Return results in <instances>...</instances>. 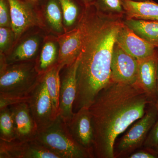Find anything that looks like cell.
I'll return each instance as SVG.
<instances>
[{"label": "cell", "instance_id": "6da1fadb", "mask_svg": "<svg viewBox=\"0 0 158 158\" xmlns=\"http://www.w3.org/2000/svg\"><path fill=\"white\" fill-rule=\"evenodd\" d=\"M123 19L104 15L94 5L86 7L79 25L82 43L74 113L90 107L99 92L111 82L113 48Z\"/></svg>", "mask_w": 158, "mask_h": 158}, {"label": "cell", "instance_id": "7a4b0ae2", "mask_svg": "<svg viewBox=\"0 0 158 158\" xmlns=\"http://www.w3.org/2000/svg\"><path fill=\"white\" fill-rule=\"evenodd\" d=\"M152 102L137 84L111 81L102 89L89 108L94 130V157L115 158L116 138L144 116Z\"/></svg>", "mask_w": 158, "mask_h": 158}, {"label": "cell", "instance_id": "3957f363", "mask_svg": "<svg viewBox=\"0 0 158 158\" xmlns=\"http://www.w3.org/2000/svg\"><path fill=\"white\" fill-rule=\"evenodd\" d=\"M36 139L61 158H94L92 152L75 140L60 116L48 127L38 132Z\"/></svg>", "mask_w": 158, "mask_h": 158}, {"label": "cell", "instance_id": "277c9868", "mask_svg": "<svg viewBox=\"0 0 158 158\" xmlns=\"http://www.w3.org/2000/svg\"><path fill=\"white\" fill-rule=\"evenodd\" d=\"M35 61L7 64L0 69V93L28 99L40 75Z\"/></svg>", "mask_w": 158, "mask_h": 158}, {"label": "cell", "instance_id": "5b68a950", "mask_svg": "<svg viewBox=\"0 0 158 158\" xmlns=\"http://www.w3.org/2000/svg\"><path fill=\"white\" fill-rule=\"evenodd\" d=\"M158 116V110L156 103H151L144 116L136 121L114 146L115 158L128 155L143 145Z\"/></svg>", "mask_w": 158, "mask_h": 158}, {"label": "cell", "instance_id": "8992f818", "mask_svg": "<svg viewBox=\"0 0 158 158\" xmlns=\"http://www.w3.org/2000/svg\"><path fill=\"white\" fill-rule=\"evenodd\" d=\"M8 1L11 12V28L15 35V44L25 33L33 28H40L48 34L39 4L34 5L23 0Z\"/></svg>", "mask_w": 158, "mask_h": 158}, {"label": "cell", "instance_id": "52a82bcc", "mask_svg": "<svg viewBox=\"0 0 158 158\" xmlns=\"http://www.w3.org/2000/svg\"><path fill=\"white\" fill-rule=\"evenodd\" d=\"M27 103L37 125L38 133L48 127L58 117L54 113L52 99L42 74L30 94Z\"/></svg>", "mask_w": 158, "mask_h": 158}, {"label": "cell", "instance_id": "ba28073f", "mask_svg": "<svg viewBox=\"0 0 158 158\" xmlns=\"http://www.w3.org/2000/svg\"><path fill=\"white\" fill-rule=\"evenodd\" d=\"M80 55L70 65L65 66L60 71L59 115L68 123L73 116V106L77 92V73Z\"/></svg>", "mask_w": 158, "mask_h": 158}, {"label": "cell", "instance_id": "9c48e42d", "mask_svg": "<svg viewBox=\"0 0 158 158\" xmlns=\"http://www.w3.org/2000/svg\"><path fill=\"white\" fill-rule=\"evenodd\" d=\"M46 33L38 27L27 31L20 38L12 51L6 56L8 64L36 61Z\"/></svg>", "mask_w": 158, "mask_h": 158}, {"label": "cell", "instance_id": "30bf717a", "mask_svg": "<svg viewBox=\"0 0 158 158\" xmlns=\"http://www.w3.org/2000/svg\"><path fill=\"white\" fill-rule=\"evenodd\" d=\"M0 158H61L37 139L25 141L0 140Z\"/></svg>", "mask_w": 158, "mask_h": 158}, {"label": "cell", "instance_id": "8fae6325", "mask_svg": "<svg viewBox=\"0 0 158 158\" xmlns=\"http://www.w3.org/2000/svg\"><path fill=\"white\" fill-rule=\"evenodd\" d=\"M139 61L127 53L117 42L113 48L111 66V81L127 85H135Z\"/></svg>", "mask_w": 158, "mask_h": 158}, {"label": "cell", "instance_id": "7c38bea8", "mask_svg": "<svg viewBox=\"0 0 158 158\" xmlns=\"http://www.w3.org/2000/svg\"><path fill=\"white\" fill-rule=\"evenodd\" d=\"M116 42L138 61L152 56L158 52L157 48L138 36L123 21L117 33Z\"/></svg>", "mask_w": 158, "mask_h": 158}, {"label": "cell", "instance_id": "4fadbf2b", "mask_svg": "<svg viewBox=\"0 0 158 158\" xmlns=\"http://www.w3.org/2000/svg\"><path fill=\"white\" fill-rule=\"evenodd\" d=\"M66 124L75 140L82 147L94 153V130L89 108H82L75 112L70 121Z\"/></svg>", "mask_w": 158, "mask_h": 158}, {"label": "cell", "instance_id": "5bb4252c", "mask_svg": "<svg viewBox=\"0 0 158 158\" xmlns=\"http://www.w3.org/2000/svg\"><path fill=\"white\" fill-rule=\"evenodd\" d=\"M9 107L13 115L16 130L15 140L25 141L36 139L38 129L27 103H19Z\"/></svg>", "mask_w": 158, "mask_h": 158}, {"label": "cell", "instance_id": "9a60e30c", "mask_svg": "<svg viewBox=\"0 0 158 158\" xmlns=\"http://www.w3.org/2000/svg\"><path fill=\"white\" fill-rule=\"evenodd\" d=\"M158 52L152 56L139 61L137 84L152 101L157 98Z\"/></svg>", "mask_w": 158, "mask_h": 158}, {"label": "cell", "instance_id": "2e32d148", "mask_svg": "<svg viewBox=\"0 0 158 158\" xmlns=\"http://www.w3.org/2000/svg\"><path fill=\"white\" fill-rule=\"evenodd\" d=\"M58 40L59 44L58 64L62 67L70 65L76 60L81 53L82 35L80 26L58 37Z\"/></svg>", "mask_w": 158, "mask_h": 158}, {"label": "cell", "instance_id": "e0dca14e", "mask_svg": "<svg viewBox=\"0 0 158 158\" xmlns=\"http://www.w3.org/2000/svg\"><path fill=\"white\" fill-rule=\"evenodd\" d=\"M39 7L48 34L58 37L65 33L62 8L59 0H41Z\"/></svg>", "mask_w": 158, "mask_h": 158}, {"label": "cell", "instance_id": "ac0fdd59", "mask_svg": "<svg viewBox=\"0 0 158 158\" xmlns=\"http://www.w3.org/2000/svg\"><path fill=\"white\" fill-rule=\"evenodd\" d=\"M59 44L58 37L47 34L36 59L35 66L40 75L43 74L58 64Z\"/></svg>", "mask_w": 158, "mask_h": 158}, {"label": "cell", "instance_id": "d6986e66", "mask_svg": "<svg viewBox=\"0 0 158 158\" xmlns=\"http://www.w3.org/2000/svg\"><path fill=\"white\" fill-rule=\"evenodd\" d=\"M125 18L158 21V4L153 1L136 2L122 0Z\"/></svg>", "mask_w": 158, "mask_h": 158}, {"label": "cell", "instance_id": "ffe728a7", "mask_svg": "<svg viewBox=\"0 0 158 158\" xmlns=\"http://www.w3.org/2000/svg\"><path fill=\"white\" fill-rule=\"evenodd\" d=\"M123 22L139 37L158 49V21L124 18Z\"/></svg>", "mask_w": 158, "mask_h": 158}, {"label": "cell", "instance_id": "44dd1931", "mask_svg": "<svg viewBox=\"0 0 158 158\" xmlns=\"http://www.w3.org/2000/svg\"><path fill=\"white\" fill-rule=\"evenodd\" d=\"M63 14L65 32L76 28L81 20L86 7L78 0H59Z\"/></svg>", "mask_w": 158, "mask_h": 158}, {"label": "cell", "instance_id": "7402d4cb", "mask_svg": "<svg viewBox=\"0 0 158 158\" xmlns=\"http://www.w3.org/2000/svg\"><path fill=\"white\" fill-rule=\"evenodd\" d=\"M63 67L59 64L42 74L49 94L52 102L54 113L59 115V97L60 88V71Z\"/></svg>", "mask_w": 158, "mask_h": 158}, {"label": "cell", "instance_id": "603a6c76", "mask_svg": "<svg viewBox=\"0 0 158 158\" xmlns=\"http://www.w3.org/2000/svg\"><path fill=\"white\" fill-rule=\"evenodd\" d=\"M14 118L9 107L0 110V140L11 141L16 139Z\"/></svg>", "mask_w": 158, "mask_h": 158}, {"label": "cell", "instance_id": "cb8c5ba5", "mask_svg": "<svg viewBox=\"0 0 158 158\" xmlns=\"http://www.w3.org/2000/svg\"><path fill=\"white\" fill-rule=\"evenodd\" d=\"M98 12L110 17L124 18L125 12L122 0H97L94 4Z\"/></svg>", "mask_w": 158, "mask_h": 158}, {"label": "cell", "instance_id": "d4e9b609", "mask_svg": "<svg viewBox=\"0 0 158 158\" xmlns=\"http://www.w3.org/2000/svg\"><path fill=\"white\" fill-rule=\"evenodd\" d=\"M15 35L11 27H0V54L7 56L15 45Z\"/></svg>", "mask_w": 158, "mask_h": 158}, {"label": "cell", "instance_id": "484cf974", "mask_svg": "<svg viewBox=\"0 0 158 158\" xmlns=\"http://www.w3.org/2000/svg\"><path fill=\"white\" fill-rule=\"evenodd\" d=\"M0 27H11V12L8 0H0Z\"/></svg>", "mask_w": 158, "mask_h": 158}, {"label": "cell", "instance_id": "4316f807", "mask_svg": "<svg viewBox=\"0 0 158 158\" xmlns=\"http://www.w3.org/2000/svg\"><path fill=\"white\" fill-rule=\"evenodd\" d=\"M158 145V116L155 123L150 131L143 146L145 148H153Z\"/></svg>", "mask_w": 158, "mask_h": 158}, {"label": "cell", "instance_id": "83f0119b", "mask_svg": "<svg viewBox=\"0 0 158 158\" xmlns=\"http://www.w3.org/2000/svg\"><path fill=\"white\" fill-rule=\"evenodd\" d=\"M129 156V158H158V155L155 151L152 148H145V149L131 154Z\"/></svg>", "mask_w": 158, "mask_h": 158}, {"label": "cell", "instance_id": "f1b7e54d", "mask_svg": "<svg viewBox=\"0 0 158 158\" xmlns=\"http://www.w3.org/2000/svg\"><path fill=\"white\" fill-rule=\"evenodd\" d=\"M78 1L85 7H87L94 5L97 0H78Z\"/></svg>", "mask_w": 158, "mask_h": 158}, {"label": "cell", "instance_id": "f546056e", "mask_svg": "<svg viewBox=\"0 0 158 158\" xmlns=\"http://www.w3.org/2000/svg\"><path fill=\"white\" fill-rule=\"evenodd\" d=\"M25 2L34 4V5H38L41 0H23Z\"/></svg>", "mask_w": 158, "mask_h": 158}, {"label": "cell", "instance_id": "4dcf8cb0", "mask_svg": "<svg viewBox=\"0 0 158 158\" xmlns=\"http://www.w3.org/2000/svg\"><path fill=\"white\" fill-rule=\"evenodd\" d=\"M157 98L156 102V106L158 110V62L157 65Z\"/></svg>", "mask_w": 158, "mask_h": 158}, {"label": "cell", "instance_id": "1f68e13d", "mask_svg": "<svg viewBox=\"0 0 158 158\" xmlns=\"http://www.w3.org/2000/svg\"><path fill=\"white\" fill-rule=\"evenodd\" d=\"M152 149L155 151V152L158 155V145L157 146H156V147L153 148Z\"/></svg>", "mask_w": 158, "mask_h": 158}, {"label": "cell", "instance_id": "d6a6232c", "mask_svg": "<svg viewBox=\"0 0 158 158\" xmlns=\"http://www.w3.org/2000/svg\"><path fill=\"white\" fill-rule=\"evenodd\" d=\"M136 2H144V1H152V0H131Z\"/></svg>", "mask_w": 158, "mask_h": 158}]
</instances>
